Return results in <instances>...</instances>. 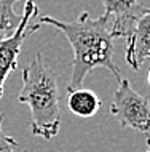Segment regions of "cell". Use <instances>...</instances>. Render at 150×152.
Listing matches in <instances>:
<instances>
[{
	"label": "cell",
	"mask_w": 150,
	"mask_h": 152,
	"mask_svg": "<svg viewBox=\"0 0 150 152\" xmlns=\"http://www.w3.org/2000/svg\"><path fill=\"white\" fill-rule=\"evenodd\" d=\"M40 24H50L62 32L74 51L72 74L67 83V91L83 88L85 77L96 67L109 69L120 82V69L113 63V35L109 16L93 19L88 11L80 13L74 23H64L53 16H42Z\"/></svg>",
	"instance_id": "1"
},
{
	"label": "cell",
	"mask_w": 150,
	"mask_h": 152,
	"mask_svg": "<svg viewBox=\"0 0 150 152\" xmlns=\"http://www.w3.org/2000/svg\"><path fill=\"white\" fill-rule=\"evenodd\" d=\"M59 98L58 75L46 67L38 53L24 67L22 88L18 94V101L30 109V131L34 136L53 139L59 133Z\"/></svg>",
	"instance_id": "2"
},
{
	"label": "cell",
	"mask_w": 150,
	"mask_h": 152,
	"mask_svg": "<svg viewBox=\"0 0 150 152\" xmlns=\"http://www.w3.org/2000/svg\"><path fill=\"white\" fill-rule=\"evenodd\" d=\"M110 114L123 128H133L141 133L150 131V102L137 93L126 79L118 82L110 104Z\"/></svg>",
	"instance_id": "3"
},
{
	"label": "cell",
	"mask_w": 150,
	"mask_h": 152,
	"mask_svg": "<svg viewBox=\"0 0 150 152\" xmlns=\"http://www.w3.org/2000/svg\"><path fill=\"white\" fill-rule=\"evenodd\" d=\"M38 15V7L35 0H27L24 3V11L21 15V21L13 34L0 40V99L3 96V85L11 72L18 67V58L21 53V47L27 35L34 34L40 29L42 24H30L32 18Z\"/></svg>",
	"instance_id": "4"
},
{
	"label": "cell",
	"mask_w": 150,
	"mask_h": 152,
	"mask_svg": "<svg viewBox=\"0 0 150 152\" xmlns=\"http://www.w3.org/2000/svg\"><path fill=\"white\" fill-rule=\"evenodd\" d=\"M104 15L110 18L113 39H128L134 31L137 19L147 11V7L137 0H102Z\"/></svg>",
	"instance_id": "5"
},
{
	"label": "cell",
	"mask_w": 150,
	"mask_h": 152,
	"mask_svg": "<svg viewBox=\"0 0 150 152\" xmlns=\"http://www.w3.org/2000/svg\"><path fill=\"white\" fill-rule=\"evenodd\" d=\"M125 59L134 71L150 59V8L137 19L133 34L126 39Z\"/></svg>",
	"instance_id": "6"
},
{
	"label": "cell",
	"mask_w": 150,
	"mask_h": 152,
	"mask_svg": "<svg viewBox=\"0 0 150 152\" xmlns=\"http://www.w3.org/2000/svg\"><path fill=\"white\" fill-rule=\"evenodd\" d=\"M101 99L94 91L88 88H78L69 93L67 98V107L77 117H93L101 109Z\"/></svg>",
	"instance_id": "7"
},
{
	"label": "cell",
	"mask_w": 150,
	"mask_h": 152,
	"mask_svg": "<svg viewBox=\"0 0 150 152\" xmlns=\"http://www.w3.org/2000/svg\"><path fill=\"white\" fill-rule=\"evenodd\" d=\"M18 0H0V40L13 34L21 21V15L14 11Z\"/></svg>",
	"instance_id": "8"
},
{
	"label": "cell",
	"mask_w": 150,
	"mask_h": 152,
	"mask_svg": "<svg viewBox=\"0 0 150 152\" xmlns=\"http://www.w3.org/2000/svg\"><path fill=\"white\" fill-rule=\"evenodd\" d=\"M2 122H3V115H0V152H27L26 149L24 151L19 149V144L14 138L3 133Z\"/></svg>",
	"instance_id": "9"
},
{
	"label": "cell",
	"mask_w": 150,
	"mask_h": 152,
	"mask_svg": "<svg viewBox=\"0 0 150 152\" xmlns=\"http://www.w3.org/2000/svg\"><path fill=\"white\" fill-rule=\"evenodd\" d=\"M145 152H150V136H147V151Z\"/></svg>",
	"instance_id": "10"
},
{
	"label": "cell",
	"mask_w": 150,
	"mask_h": 152,
	"mask_svg": "<svg viewBox=\"0 0 150 152\" xmlns=\"http://www.w3.org/2000/svg\"><path fill=\"white\" fill-rule=\"evenodd\" d=\"M147 82H149V87H150V71H149V74H147Z\"/></svg>",
	"instance_id": "11"
}]
</instances>
